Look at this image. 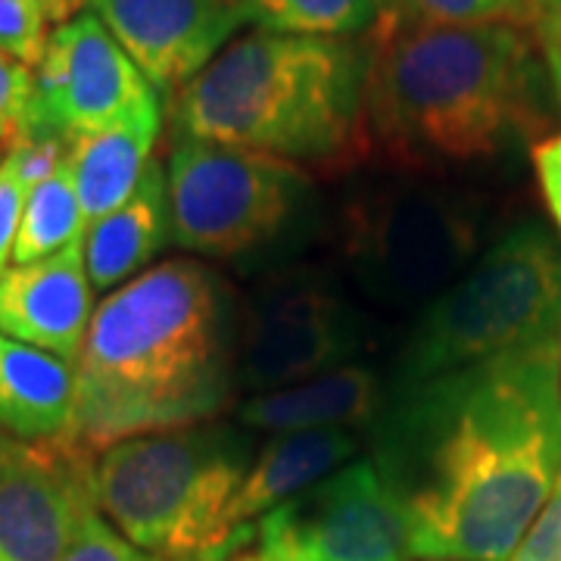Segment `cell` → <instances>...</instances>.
I'll return each mask as SVG.
<instances>
[{
	"instance_id": "6da1fadb",
	"label": "cell",
	"mask_w": 561,
	"mask_h": 561,
	"mask_svg": "<svg viewBox=\"0 0 561 561\" xmlns=\"http://www.w3.org/2000/svg\"><path fill=\"white\" fill-rule=\"evenodd\" d=\"M421 561H508L561 478V343L393 387L375 456Z\"/></svg>"
},
{
	"instance_id": "4fadbf2b",
	"label": "cell",
	"mask_w": 561,
	"mask_h": 561,
	"mask_svg": "<svg viewBox=\"0 0 561 561\" xmlns=\"http://www.w3.org/2000/svg\"><path fill=\"white\" fill-rule=\"evenodd\" d=\"M157 94H179L241 28V0H84Z\"/></svg>"
},
{
	"instance_id": "8992f818",
	"label": "cell",
	"mask_w": 561,
	"mask_h": 561,
	"mask_svg": "<svg viewBox=\"0 0 561 561\" xmlns=\"http://www.w3.org/2000/svg\"><path fill=\"white\" fill-rule=\"evenodd\" d=\"M549 343H561V241L537 221H522L421 309L393 387Z\"/></svg>"
},
{
	"instance_id": "d4e9b609",
	"label": "cell",
	"mask_w": 561,
	"mask_h": 561,
	"mask_svg": "<svg viewBox=\"0 0 561 561\" xmlns=\"http://www.w3.org/2000/svg\"><path fill=\"white\" fill-rule=\"evenodd\" d=\"M50 22L41 16L25 0H0V50L28 62L32 69L41 62V54L47 47Z\"/></svg>"
},
{
	"instance_id": "836d02e7",
	"label": "cell",
	"mask_w": 561,
	"mask_h": 561,
	"mask_svg": "<svg viewBox=\"0 0 561 561\" xmlns=\"http://www.w3.org/2000/svg\"><path fill=\"white\" fill-rule=\"evenodd\" d=\"M552 3H561V0H552Z\"/></svg>"
},
{
	"instance_id": "4dcf8cb0",
	"label": "cell",
	"mask_w": 561,
	"mask_h": 561,
	"mask_svg": "<svg viewBox=\"0 0 561 561\" xmlns=\"http://www.w3.org/2000/svg\"><path fill=\"white\" fill-rule=\"evenodd\" d=\"M537 35L540 41H561V3L542 0L540 22H537Z\"/></svg>"
},
{
	"instance_id": "f546056e",
	"label": "cell",
	"mask_w": 561,
	"mask_h": 561,
	"mask_svg": "<svg viewBox=\"0 0 561 561\" xmlns=\"http://www.w3.org/2000/svg\"><path fill=\"white\" fill-rule=\"evenodd\" d=\"M542 60H546V72H549V84L552 94L561 106V41H540Z\"/></svg>"
},
{
	"instance_id": "cb8c5ba5",
	"label": "cell",
	"mask_w": 561,
	"mask_h": 561,
	"mask_svg": "<svg viewBox=\"0 0 561 561\" xmlns=\"http://www.w3.org/2000/svg\"><path fill=\"white\" fill-rule=\"evenodd\" d=\"M60 561H165L160 556H150L138 549L135 542L122 537L113 524L103 518L101 512L84 515L76 530L72 542L66 546Z\"/></svg>"
},
{
	"instance_id": "7402d4cb",
	"label": "cell",
	"mask_w": 561,
	"mask_h": 561,
	"mask_svg": "<svg viewBox=\"0 0 561 561\" xmlns=\"http://www.w3.org/2000/svg\"><path fill=\"white\" fill-rule=\"evenodd\" d=\"M542 0H381V16L424 25H522L534 28L540 22Z\"/></svg>"
},
{
	"instance_id": "484cf974",
	"label": "cell",
	"mask_w": 561,
	"mask_h": 561,
	"mask_svg": "<svg viewBox=\"0 0 561 561\" xmlns=\"http://www.w3.org/2000/svg\"><path fill=\"white\" fill-rule=\"evenodd\" d=\"M508 561H561V478Z\"/></svg>"
},
{
	"instance_id": "e0dca14e",
	"label": "cell",
	"mask_w": 561,
	"mask_h": 561,
	"mask_svg": "<svg viewBox=\"0 0 561 561\" xmlns=\"http://www.w3.org/2000/svg\"><path fill=\"white\" fill-rule=\"evenodd\" d=\"M172 243L165 165L150 162L135 194L84 231V268L94 290H116Z\"/></svg>"
},
{
	"instance_id": "2e32d148",
	"label": "cell",
	"mask_w": 561,
	"mask_h": 561,
	"mask_svg": "<svg viewBox=\"0 0 561 561\" xmlns=\"http://www.w3.org/2000/svg\"><path fill=\"white\" fill-rule=\"evenodd\" d=\"M162 128L160 101L144 103L131 116L94 135L69 140V172L88 228L135 194Z\"/></svg>"
},
{
	"instance_id": "5b68a950",
	"label": "cell",
	"mask_w": 561,
	"mask_h": 561,
	"mask_svg": "<svg viewBox=\"0 0 561 561\" xmlns=\"http://www.w3.org/2000/svg\"><path fill=\"white\" fill-rule=\"evenodd\" d=\"M250 461L247 434L216 421L128 437L94 459L98 512L150 556L231 561L256 540L231 524Z\"/></svg>"
},
{
	"instance_id": "5bb4252c",
	"label": "cell",
	"mask_w": 561,
	"mask_h": 561,
	"mask_svg": "<svg viewBox=\"0 0 561 561\" xmlns=\"http://www.w3.org/2000/svg\"><path fill=\"white\" fill-rule=\"evenodd\" d=\"M94 319V287L84 268V241L50 260L10 265L0 275V334L79 362Z\"/></svg>"
},
{
	"instance_id": "7c38bea8",
	"label": "cell",
	"mask_w": 561,
	"mask_h": 561,
	"mask_svg": "<svg viewBox=\"0 0 561 561\" xmlns=\"http://www.w3.org/2000/svg\"><path fill=\"white\" fill-rule=\"evenodd\" d=\"M94 453L0 431V559L60 561L84 515L98 512Z\"/></svg>"
},
{
	"instance_id": "83f0119b",
	"label": "cell",
	"mask_w": 561,
	"mask_h": 561,
	"mask_svg": "<svg viewBox=\"0 0 561 561\" xmlns=\"http://www.w3.org/2000/svg\"><path fill=\"white\" fill-rule=\"evenodd\" d=\"M530 160H534V172H537V184H540L546 209L556 221L561 241V131L537 140L530 150Z\"/></svg>"
},
{
	"instance_id": "d6986e66",
	"label": "cell",
	"mask_w": 561,
	"mask_h": 561,
	"mask_svg": "<svg viewBox=\"0 0 561 561\" xmlns=\"http://www.w3.org/2000/svg\"><path fill=\"white\" fill-rule=\"evenodd\" d=\"M0 431L66 440L76 431V365L0 334Z\"/></svg>"
},
{
	"instance_id": "ffe728a7",
	"label": "cell",
	"mask_w": 561,
	"mask_h": 561,
	"mask_svg": "<svg viewBox=\"0 0 561 561\" xmlns=\"http://www.w3.org/2000/svg\"><path fill=\"white\" fill-rule=\"evenodd\" d=\"M243 25L253 32L356 38L381 20V0H241Z\"/></svg>"
},
{
	"instance_id": "9c48e42d",
	"label": "cell",
	"mask_w": 561,
	"mask_h": 561,
	"mask_svg": "<svg viewBox=\"0 0 561 561\" xmlns=\"http://www.w3.org/2000/svg\"><path fill=\"white\" fill-rule=\"evenodd\" d=\"M262 561H412L409 512L371 459H356L256 522Z\"/></svg>"
},
{
	"instance_id": "d6a6232c",
	"label": "cell",
	"mask_w": 561,
	"mask_h": 561,
	"mask_svg": "<svg viewBox=\"0 0 561 561\" xmlns=\"http://www.w3.org/2000/svg\"><path fill=\"white\" fill-rule=\"evenodd\" d=\"M0 162H3V150H0Z\"/></svg>"
},
{
	"instance_id": "4316f807",
	"label": "cell",
	"mask_w": 561,
	"mask_h": 561,
	"mask_svg": "<svg viewBox=\"0 0 561 561\" xmlns=\"http://www.w3.org/2000/svg\"><path fill=\"white\" fill-rule=\"evenodd\" d=\"M25 197H28V191L22 187V181L10 172L7 162H0V275L13 262V247H16V234H20Z\"/></svg>"
},
{
	"instance_id": "f1b7e54d",
	"label": "cell",
	"mask_w": 561,
	"mask_h": 561,
	"mask_svg": "<svg viewBox=\"0 0 561 561\" xmlns=\"http://www.w3.org/2000/svg\"><path fill=\"white\" fill-rule=\"evenodd\" d=\"M35 10H41V16L50 25H62V22L76 20L79 13H84V0H25Z\"/></svg>"
},
{
	"instance_id": "1f68e13d",
	"label": "cell",
	"mask_w": 561,
	"mask_h": 561,
	"mask_svg": "<svg viewBox=\"0 0 561 561\" xmlns=\"http://www.w3.org/2000/svg\"><path fill=\"white\" fill-rule=\"evenodd\" d=\"M231 561H262L260 556H238V559H231Z\"/></svg>"
},
{
	"instance_id": "e575fe53",
	"label": "cell",
	"mask_w": 561,
	"mask_h": 561,
	"mask_svg": "<svg viewBox=\"0 0 561 561\" xmlns=\"http://www.w3.org/2000/svg\"><path fill=\"white\" fill-rule=\"evenodd\" d=\"M0 561H3V559H0Z\"/></svg>"
},
{
	"instance_id": "3957f363",
	"label": "cell",
	"mask_w": 561,
	"mask_h": 561,
	"mask_svg": "<svg viewBox=\"0 0 561 561\" xmlns=\"http://www.w3.org/2000/svg\"><path fill=\"white\" fill-rule=\"evenodd\" d=\"M534 28L381 16L365 35V122L393 160L474 162L540 128Z\"/></svg>"
},
{
	"instance_id": "603a6c76",
	"label": "cell",
	"mask_w": 561,
	"mask_h": 561,
	"mask_svg": "<svg viewBox=\"0 0 561 561\" xmlns=\"http://www.w3.org/2000/svg\"><path fill=\"white\" fill-rule=\"evenodd\" d=\"M35 94V69L0 50V150L25 135Z\"/></svg>"
},
{
	"instance_id": "8fae6325",
	"label": "cell",
	"mask_w": 561,
	"mask_h": 561,
	"mask_svg": "<svg viewBox=\"0 0 561 561\" xmlns=\"http://www.w3.org/2000/svg\"><path fill=\"white\" fill-rule=\"evenodd\" d=\"M157 91L94 13H79L50 32L35 66L25 135L62 140L94 135L131 116Z\"/></svg>"
},
{
	"instance_id": "52a82bcc",
	"label": "cell",
	"mask_w": 561,
	"mask_h": 561,
	"mask_svg": "<svg viewBox=\"0 0 561 561\" xmlns=\"http://www.w3.org/2000/svg\"><path fill=\"white\" fill-rule=\"evenodd\" d=\"M165 187L172 243L209 260H238L297 219L309 172L265 153L175 135Z\"/></svg>"
},
{
	"instance_id": "30bf717a",
	"label": "cell",
	"mask_w": 561,
	"mask_h": 561,
	"mask_svg": "<svg viewBox=\"0 0 561 561\" xmlns=\"http://www.w3.org/2000/svg\"><path fill=\"white\" fill-rule=\"evenodd\" d=\"M365 343V321L316 272L262 284L247 302L234 341V383L272 393L350 365Z\"/></svg>"
},
{
	"instance_id": "9a60e30c",
	"label": "cell",
	"mask_w": 561,
	"mask_h": 561,
	"mask_svg": "<svg viewBox=\"0 0 561 561\" xmlns=\"http://www.w3.org/2000/svg\"><path fill=\"white\" fill-rule=\"evenodd\" d=\"M387 390L378 371L368 365H343L328 375L309 381L256 393L238 405V421L253 431L275 434H300V431H324V427H353L375 424L387 405Z\"/></svg>"
},
{
	"instance_id": "277c9868",
	"label": "cell",
	"mask_w": 561,
	"mask_h": 561,
	"mask_svg": "<svg viewBox=\"0 0 561 561\" xmlns=\"http://www.w3.org/2000/svg\"><path fill=\"white\" fill-rule=\"evenodd\" d=\"M175 135L312 172L365 160V50L343 38L250 32L175 94Z\"/></svg>"
},
{
	"instance_id": "44dd1931",
	"label": "cell",
	"mask_w": 561,
	"mask_h": 561,
	"mask_svg": "<svg viewBox=\"0 0 561 561\" xmlns=\"http://www.w3.org/2000/svg\"><path fill=\"white\" fill-rule=\"evenodd\" d=\"M84 231H88V221L81 213L72 172H69V162H62L50 179L41 181L25 197L20 234L13 247V265L50 260L66 247L84 241Z\"/></svg>"
},
{
	"instance_id": "ba28073f",
	"label": "cell",
	"mask_w": 561,
	"mask_h": 561,
	"mask_svg": "<svg viewBox=\"0 0 561 561\" xmlns=\"http://www.w3.org/2000/svg\"><path fill=\"white\" fill-rule=\"evenodd\" d=\"M337 247L371 300L427 306L465 275L478 231L465 201L424 184L383 187L343 206Z\"/></svg>"
},
{
	"instance_id": "7a4b0ae2",
	"label": "cell",
	"mask_w": 561,
	"mask_h": 561,
	"mask_svg": "<svg viewBox=\"0 0 561 561\" xmlns=\"http://www.w3.org/2000/svg\"><path fill=\"white\" fill-rule=\"evenodd\" d=\"M231 309L213 268L165 260L94 309L76 362V431L88 453L206 424L234 387Z\"/></svg>"
},
{
	"instance_id": "ac0fdd59",
	"label": "cell",
	"mask_w": 561,
	"mask_h": 561,
	"mask_svg": "<svg viewBox=\"0 0 561 561\" xmlns=\"http://www.w3.org/2000/svg\"><path fill=\"white\" fill-rule=\"evenodd\" d=\"M356 449H359V440L341 427L275 434L253 456L243 474L241 490L231 505L234 530H243V534L256 530V522L265 512L297 496L306 486L319 483L331 471L350 465Z\"/></svg>"
}]
</instances>
